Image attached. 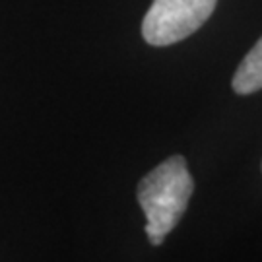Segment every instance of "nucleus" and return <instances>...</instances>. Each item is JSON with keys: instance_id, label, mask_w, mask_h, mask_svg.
<instances>
[{"instance_id": "1", "label": "nucleus", "mask_w": 262, "mask_h": 262, "mask_svg": "<svg viewBox=\"0 0 262 262\" xmlns=\"http://www.w3.org/2000/svg\"><path fill=\"white\" fill-rule=\"evenodd\" d=\"M194 181L183 156H171L140 181L138 202L146 214V235L151 245H161L187 212Z\"/></svg>"}, {"instance_id": "2", "label": "nucleus", "mask_w": 262, "mask_h": 262, "mask_svg": "<svg viewBox=\"0 0 262 262\" xmlns=\"http://www.w3.org/2000/svg\"><path fill=\"white\" fill-rule=\"evenodd\" d=\"M217 0H154L142 21V35L154 47L179 43L206 24Z\"/></svg>"}, {"instance_id": "3", "label": "nucleus", "mask_w": 262, "mask_h": 262, "mask_svg": "<svg viewBox=\"0 0 262 262\" xmlns=\"http://www.w3.org/2000/svg\"><path fill=\"white\" fill-rule=\"evenodd\" d=\"M231 85L239 95H251L262 90V37L241 60Z\"/></svg>"}]
</instances>
